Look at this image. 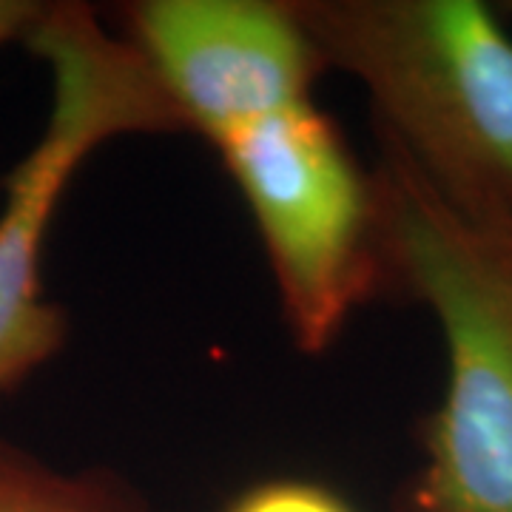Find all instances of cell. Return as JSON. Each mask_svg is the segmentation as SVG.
Returning <instances> with one entry per match:
<instances>
[{
  "label": "cell",
  "instance_id": "cell-7",
  "mask_svg": "<svg viewBox=\"0 0 512 512\" xmlns=\"http://www.w3.org/2000/svg\"><path fill=\"white\" fill-rule=\"evenodd\" d=\"M222 512H356V507L319 481L268 478L242 490Z\"/></svg>",
  "mask_w": 512,
  "mask_h": 512
},
{
  "label": "cell",
  "instance_id": "cell-3",
  "mask_svg": "<svg viewBox=\"0 0 512 512\" xmlns=\"http://www.w3.org/2000/svg\"><path fill=\"white\" fill-rule=\"evenodd\" d=\"M52 80L43 131L3 177L0 208V393L66 345V313L43 296V248L80 165L117 137L177 134L183 117L146 57L109 32L89 3H43L20 40Z\"/></svg>",
  "mask_w": 512,
  "mask_h": 512
},
{
  "label": "cell",
  "instance_id": "cell-8",
  "mask_svg": "<svg viewBox=\"0 0 512 512\" xmlns=\"http://www.w3.org/2000/svg\"><path fill=\"white\" fill-rule=\"evenodd\" d=\"M40 12V0H0V49L12 40H23Z\"/></svg>",
  "mask_w": 512,
  "mask_h": 512
},
{
  "label": "cell",
  "instance_id": "cell-2",
  "mask_svg": "<svg viewBox=\"0 0 512 512\" xmlns=\"http://www.w3.org/2000/svg\"><path fill=\"white\" fill-rule=\"evenodd\" d=\"M328 69L353 74L441 200L512 228V35L481 0H293Z\"/></svg>",
  "mask_w": 512,
  "mask_h": 512
},
{
  "label": "cell",
  "instance_id": "cell-9",
  "mask_svg": "<svg viewBox=\"0 0 512 512\" xmlns=\"http://www.w3.org/2000/svg\"><path fill=\"white\" fill-rule=\"evenodd\" d=\"M504 9H507V12H510V15H512V0H510V3H504Z\"/></svg>",
  "mask_w": 512,
  "mask_h": 512
},
{
  "label": "cell",
  "instance_id": "cell-6",
  "mask_svg": "<svg viewBox=\"0 0 512 512\" xmlns=\"http://www.w3.org/2000/svg\"><path fill=\"white\" fill-rule=\"evenodd\" d=\"M0 512H163L106 467L60 470L0 439Z\"/></svg>",
  "mask_w": 512,
  "mask_h": 512
},
{
  "label": "cell",
  "instance_id": "cell-4",
  "mask_svg": "<svg viewBox=\"0 0 512 512\" xmlns=\"http://www.w3.org/2000/svg\"><path fill=\"white\" fill-rule=\"evenodd\" d=\"M211 146L254 217L296 348L325 353L353 311L387 291L373 168L316 100Z\"/></svg>",
  "mask_w": 512,
  "mask_h": 512
},
{
  "label": "cell",
  "instance_id": "cell-1",
  "mask_svg": "<svg viewBox=\"0 0 512 512\" xmlns=\"http://www.w3.org/2000/svg\"><path fill=\"white\" fill-rule=\"evenodd\" d=\"M379 143L387 291L433 313L447 356L396 512H512V228L461 214L399 148Z\"/></svg>",
  "mask_w": 512,
  "mask_h": 512
},
{
  "label": "cell",
  "instance_id": "cell-5",
  "mask_svg": "<svg viewBox=\"0 0 512 512\" xmlns=\"http://www.w3.org/2000/svg\"><path fill=\"white\" fill-rule=\"evenodd\" d=\"M120 18L185 131L208 143L308 103L328 72L293 0H137Z\"/></svg>",
  "mask_w": 512,
  "mask_h": 512
}]
</instances>
